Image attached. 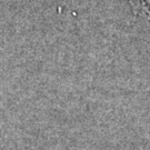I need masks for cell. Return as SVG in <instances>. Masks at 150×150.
I'll return each instance as SVG.
<instances>
[{
  "label": "cell",
  "mask_w": 150,
  "mask_h": 150,
  "mask_svg": "<svg viewBox=\"0 0 150 150\" xmlns=\"http://www.w3.org/2000/svg\"><path fill=\"white\" fill-rule=\"evenodd\" d=\"M131 10L136 16L150 22V0H128Z\"/></svg>",
  "instance_id": "6da1fadb"
}]
</instances>
